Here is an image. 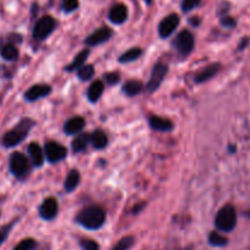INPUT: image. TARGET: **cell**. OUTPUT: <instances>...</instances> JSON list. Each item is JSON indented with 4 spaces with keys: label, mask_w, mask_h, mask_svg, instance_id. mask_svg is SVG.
<instances>
[{
    "label": "cell",
    "mask_w": 250,
    "mask_h": 250,
    "mask_svg": "<svg viewBox=\"0 0 250 250\" xmlns=\"http://www.w3.org/2000/svg\"><path fill=\"white\" fill-rule=\"evenodd\" d=\"M33 126L34 122L31 119L21 120L14 128L7 131L2 136L1 146L4 148H14V146H19L21 142H23L27 138L29 131H31Z\"/></svg>",
    "instance_id": "cell-1"
},
{
    "label": "cell",
    "mask_w": 250,
    "mask_h": 250,
    "mask_svg": "<svg viewBox=\"0 0 250 250\" xmlns=\"http://www.w3.org/2000/svg\"><path fill=\"white\" fill-rule=\"evenodd\" d=\"M106 214L100 207H89L83 209L76 217V221L87 229H98L105 224Z\"/></svg>",
    "instance_id": "cell-2"
},
{
    "label": "cell",
    "mask_w": 250,
    "mask_h": 250,
    "mask_svg": "<svg viewBox=\"0 0 250 250\" xmlns=\"http://www.w3.org/2000/svg\"><path fill=\"white\" fill-rule=\"evenodd\" d=\"M215 225L222 232L233 231L237 225V212L232 205H226L222 208L216 215Z\"/></svg>",
    "instance_id": "cell-3"
},
{
    "label": "cell",
    "mask_w": 250,
    "mask_h": 250,
    "mask_svg": "<svg viewBox=\"0 0 250 250\" xmlns=\"http://www.w3.org/2000/svg\"><path fill=\"white\" fill-rule=\"evenodd\" d=\"M9 166L12 175L16 178H19V180H23L29 172L28 159H27L24 154L20 153V151H14L10 155Z\"/></svg>",
    "instance_id": "cell-4"
},
{
    "label": "cell",
    "mask_w": 250,
    "mask_h": 250,
    "mask_svg": "<svg viewBox=\"0 0 250 250\" xmlns=\"http://www.w3.org/2000/svg\"><path fill=\"white\" fill-rule=\"evenodd\" d=\"M55 20L51 16H44L36 23L33 28V37L37 41H44L51 34L55 28Z\"/></svg>",
    "instance_id": "cell-5"
},
{
    "label": "cell",
    "mask_w": 250,
    "mask_h": 250,
    "mask_svg": "<svg viewBox=\"0 0 250 250\" xmlns=\"http://www.w3.org/2000/svg\"><path fill=\"white\" fill-rule=\"evenodd\" d=\"M173 45L182 56H187L194 48V37L189 31H182L176 37Z\"/></svg>",
    "instance_id": "cell-6"
},
{
    "label": "cell",
    "mask_w": 250,
    "mask_h": 250,
    "mask_svg": "<svg viewBox=\"0 0 250 250\" xmlns=\"http://www.w3.org/2000/svg\"><path fill=\"white\" fill-rule=\"evenodd\" d=\"M167 71H168V67H167V65H165V63L159 62L154 66L153 71H151L150 80H149L148 85H146V89H148V92L153 93V92H155L159 87H160L161 82H163L164 78H165Z\"/></svg>",
    "instance_id": "cell-7"
},
{
    "label": "cell",
    "mask_w": 250,
    "mask_h": 250,
    "mask_svg": "<svg viewBox=\"0 0 250 250\" xmlns=\"http://www.w3.org/2000/svg\"><path fill=\"white\" fill-rule=\"evenodd\" d=\"M67 155V150L65 146L61 144L56 143V142H48L45 146V156L48 161L50 163H59V161L63 160Z\"/></svg>",
    "instance_id": "cell-8"
},
{
    "label": "cell",
    "mask_w": 250,
    "mask_h": 250,
    "mask_svg": "<svg viewBox=\"0 0 250 250\" xmlns=\"http://www.w3.org/2000/svg\"><path fill=\"white\" fill-rule=\"evenodd\" d=\"M178 24H180V17H178V15L171 14L167 17H165L160 22V24H159V34H160L161 38H167V37H170L176 31Z\"/></svg>",
    "instance_id": "cell-9"
},
{
    "label": "cell",
    "mask_w": 250,
    "mask_h": 250,
    "mask_svg": "<svg viewBox=\"0 0 250 250\" xmlns=\"http://www.w3.org/2000/svg\"><path fill=\"white\" fill-rule=\"evenodd\" d=\"M58 202L54 198H48V199L42 203L41 208H39V215L43 220L49 221V220H53L58 215Z\"/></svg>",
    "instance_id": "cell-10"
},
{
    "label": "cell",
    "mask_w": 250,
    "mask_h": 250,
    "mask_svg": "<svg viewBox=\"0 0 250 250\" xmlns=\"http://www.w3.org/2000/svg\"><path fill=\"white\" fill-rule=\"evenodd\" d=\"M51 88L48 84H34L29 88L28 90H26L24 93V99L27 102H36V100L42 99V98L46 97V95L50 94Z\"/></svg>",
    "instance_id": "cell-11"
},
{
    "label": "cell",
    "mask_w": 250,
    "mask_h": 250,
    "mask_svg": "<svg viewBox=\"0 0 250 250\" xmlns=\"http://www.w3.org/2000/svg\"><path fill=\"white\" fill-rule=\"evenodd\" d=\"M112 36V31L107 27H102L100 29L95 31L94 33L90 34L87 39H85V44L88 46H95L99 45V44L105 43L106 41H109Z\"/></svg>",
    "instance_id": "cell-12"
},
{
    "label": "cell",
    "mask_w": 250,
    "mask_h": 250,
    "mask_svg": "<svg viewBox=\"0 0 250 250\" xmlns=\"http://www.w3.org/2000/svg\"><path fill=\"white\" fill-rule=\"evenodd\" d=\"M128 16V10L124 4H116L111 7L109 12L110 21L114 22L115 24L124 23Z\"/></svg>",
    "instance_id": "cell-13"
},
{
    "label": "cell",
    "mask_w": 250,
    "mask_h": 250,
    "mask_svg": "<svg viewBox=\"0 0 250 250\" xmlns=\"http://www.w3.org/2000/svg\"><path fill=\"white\" fill-rule=\"evenodd\" d=\"M28 154L29 158H31L32 164H33L36 167H41L44 163V153L42 150V148L39 146L38 143L36 142H32L28 146Z\"/></svg>",
    "instance_id": "cell-14"
},
{
    "label": "cell",
    "mask_w": 250,
    "mask_h": 250,
    "mask_svg": "<svg viewBox=\"0 0 250 250\" xmlns=\"http://www.w3.org/2000/svg\"><path fill=\"white\" fill-rule=\"evenodd\" d=\"M149 124H150L151 128L160 132H168L173 128V124L170 121V120L164 119V117L155 116V115L149 119Z\"/></svg>",
    "instance_id": "cell-15"
},
{
    "label": "cell",
    "mask_w": 250,
    "mask_h": 250,
    "mask_svg": "<svg viewBox=\"0 0 250 250\" xmlns=\"http://www.w3.org/2000/svg\"><path fill=\"white\" fill-rule=\"evenodd\" d=\"M85 121L83 117L76 116L72 117V119L68 120L65 124V132L67 134H77L84 128Z\"/></svg>",
    "instance_id": "cell-16"
},
{
    "label": "cell",
    "mask_w": 250,
    "mask_h": 250,
    "mask_svg": "<svg viewBox=\"0 0 250 250\" xmlns=\"http://www.w3.org/2000/svg\"><path fill=\"white\" fill-rule=\"evenodd\" d=\"M0 56L6 61H14L19 58V49L14 43H5L0 45Z\"/></svg>",
    "instance_id": "cell-17"
},
{
    "label": "cell",
    "mask_w": 250,
    "mask_h": 250,
    "mask_svg": "<svg viewBox=\"0 0 250 250\" xmlns=\"http://www.w3.org/2000/svg\"><path fill=\"white\" fill-rule=\"evenodd\" d=\"M220 71V65L219 63H215V65H210L208 66L205 70H203L199 75L195 77V82L197 83H203V82H207V81L211 80L212 77L217 75V72Z\"/></svg>",
    "instance_id": "cell-18"
},
{
    "label": "cell",
    "mask_w": 250,
    "mask_h": 250,
    "mask_svg": "<svg viewBox=\"0 0 250 250\" xmlns=\"http://www.w3.org/2000/svg\"><path fill=\"white\" fill-rule=\"evenodd\" d=\"M103 90H104V84H103L102 81H95L90 84V87L88 88V99L92 103L98 102L100 99L103 94Z\"/></svg>",
    "instance_id": "cell-19"
},
{
    "label": "cell",
    "mask_w": 250,
    "mask_h": 250,
    "mask_svg": "<svg viewBox=\"0 0 250 250\" xmlns=\"http://www.w3.org/2000/svg\"><path fill=\"white\" fill-rule=\"evenodd\" d=\"M80 180H81V176L77 170L70 171V173H68L67 177H66L65 180V189L67 190L68 193L73 192V190L77 188L78 183H80Z\"/></svg>",
    "instance_id": "cell-20"
},
{
    "label": "cell",
    "mask_w": 250,
    "mask_h": 250,
    "mask_svg": "<svg viewBox=\"0 0 250 250\" xmlns=\"http://www.w3.org/2000/svg\"><path fill=\"white\" fill-rule=\"evenodd\" d=\"M90 142V136H88L87 133H82L80 136L76 137L72 142V150L75 153H81V151L84 150L87 148L88 143Z\"/></svg>",
    "instance_id": "cell-21"
},
{
    "label": "cell",
    "mask_w": 250,
    "mask_h": 250,
    "mask_svg": "<svg viewBox=\"0 0 250 250\" xmlns=\"http://www.w3.org/2000/svg\"><path fill=\"white\" fill-rule=\"evenodd\" d=\"M90 142L95 149H104L107 146V137L103 131H95L90 136Z\"/></svg>",
    "instance_id": "cell-22"
},
{
    "label": "cell",
    "mask_w": 250,
    "mask_h": 250,
    "mask_svg": "<svg viewBox=\"0 0 250 250\" xmlns=\"http://www.w3.org/2000/svg\"><path fill=\"white\" fill-rule=\"evenodd\" d=\"M88 55H89V50H88V49H84V50H82L81 53H78L77 55H76L75 60H73L72 62L67 66V67H66V70L75 71V70H77V68H80L81 66L84 65V61L87 60Z\"/></svg>",
    "instance_id": "cell-23"
},
{
    "label": "cell",
    "mask_w": 250,
    "mask_h": 250,
    "mask_svg": "<svg viewBox=\"0 0 250 250\" xmlns=\"http://www.w3.org/2000/svg\"><path fill=\"white\" fill-rule=\"evenodd\" d=\"M142 88H143V84H142L139 81L131 80L128 81V82L125 83L124 92L126 93L127 95H129V97H133V95L139 94V93L142 92Z\"/></svg>",
    "instance_id": "cell-24"
},
{
    "label": "cell",
    "mask_w": 250,
    "mask_h": 250,
    "mask_svg": "<svg viewBox=\"0 0 250 250\" xmlns=\"http://www.w3.org/2000/svg\"><path fill=\"white\" fill-rule=\"evenodd\" d=\"M142 53H143V51H142V49L132 48L120 56V61H121V62H131V61H134V60H137V59L141 58Z\"/></svg>",
    "instance_id": "cell-25"
},
{
    "label": "cell",
    "mask_w": 250,
    "mask_h": 250,
    "mask_svg": "<svg viewBox=\"0 0 250 250\" xmlns=\"http://www.w3.org/2000/svg\"><path fill=\"white\" fill-rule=\"evenodd\" d=\"M94 75V67L92 65H83L78 68V78L82 81H88Z\"/></svg>",
    "instance_id": "cell-26"
},
{
    "label": "cell",
    "mask_w": 250,
    "mask_h": 250,
    "mask_svg": "<svg viewBox=\"0 0 250 250\" xmlns=\"http://www.w3.org/2000/svg\"><path fill=\"white\" fill-rule=\"evenodd\" d=\"M227 238L226 237L221 236L217 232H211L209 236V243L214 247H225L227 244Z\"/></svg>",
    "instance_id": "cell-27"
},
{
    "label": "cell",
    "mask_w": 250,
    "mask_h": 250,
    "mask_svg": "<svg viewBox=\"0 0 250 250\" xmlns=\"http://www.w3.org/2000/svg\"><path fill=\"white\" fill-rule=\"evenodd\" d=\"M134 244V238L132 236L124 237L121 241H119V243L112 248V250H128L131 249V247Z\"/></svg>",
    "instance_id": "cell-28"
},
{
    "label": "cell",
    "mask_w": 250,
    "mask_h": 250,
    "mask_svg": "<svg viewBox=\"0 0 250 250\" xmlns=\"http://www.w3.org/2000/svg\"><path fill=\"white\" fill-rule=\"evenodd\" d=\"M37 247V242L33 238L22 239L19 244H16L14 250H33Z\"/></svg>",
    "instance_id": "cell-29"
},
{
    "label": "cell",
    "mask_w": 250,
    "mask_h": 250,
    "mask_svg": "<svg viewBox=\"0 0 250 250\" xmlns=\"http://www.w3.org/2000/svg\"><path fill=\"white\" fill-rule=\"evenodd\" d=\"M14 225H15V222H10L9 225H5L4 227H1V229H0V247H1V244L4 243V242L6 241L7 237H9V234H10V232H11Z\"/></svg>",
    "instance_id": "cell-30"
},
{
    "label": "cell",
    "mask_w": 250,
    "mask_h": 250,
    "mask_svg": "<svg viewBox=\"0 0 250 250\" xmlns=\"http://www.w3.org/2000/svg\"><path fill=\"white\" fill-rule=\"evenodd\" d=\"M80 244L83 250H99V244L92 239H82Z\"/></svg>",
    "instance_id": "cell-31"
},
{
    "label": "cell",
    "mask_w": 250,
    "mask_h": 250,
    "mask_svg": "<svg viewBox=\"0 0 250 250\" xmlns=\"http://www.w3.org/2000/svg\"><path fill=\"white\" fill-rule=\"evenodd\" d=\"M78 7V0H62V9L66 12L75 11Z\"/></svg>",
    "instance_id": "cell-32"
},
{
    "label": "cell",
    "mask_w": 250,
    "mask_h": 250,
    "mask_svg": "<svg viewBox=\"0 0 250 250\" xmlns=\"http://www.w3.org/2000/svg\"><path fill=\"white\" fill-rule=\"evenodd\" d=\"M200 4V0H183L182 2V10L185 12L190 11L194 7H197Z\"/></svg>",
    "instance_id": "cell-33"
},
{
    "label": "cell",
    "mask_w": 250,
    "mask_h": 250,
    "mask_svg": "<svg viewBox=\"0 0 250 250\" xmlns=\"http://www.w3.org/2000/svg\"><path fill=\"white\" fill-rule=\"evenodd\" d=\"M104 78H105V81H106L107 84H116V83L120 81V75L117 72L105 73Z\"/></svg>",
    "instance_id": "cell-34"
},
{
    "label": "cell",
    "mask_w": 250,
    "mask_h": 250,
    "mask_svg": "<svg viewBox=\"0 0 250 250\" xmlns=\"http://www.w3.org/2000/svg\"><path fill=\"white\" fill-rule=\"evenodd\" d=\"M221 24L225 27H229V28H232V27L236 26V20L232 19V17H224V19L221 20Z\"/></svg>",
    "instance_id": "cell-35"
},
{
    "label": "cell",
    "mask_w": 250,
    "mask_h": 250,
    "mask_svg": "<svg viewBox=\"0 0 250 250\" xmlns=\"http://www.w3.org/2000/svg\"><path fill=\"white\" fill-rule=\"evenodd\" d=\"M144 1H146V2H148V4H150V2H151V0H144Z\"/></svg>",
    "instance_id": "cell-36"
},
{
    "label": "cell",
    "mask_w": 250,
    "mask_h": 250,
    "mask_svg": "<svg viewBox=\"0 0 250 250\" xmlns=\"http://www.w3.org/2000/svg\"><path fill=\"white\" fill-rule=\"evenodd\" d=\"M247 215H248V216L250 217V210H249V211H248V212H247Z\"/></svg>",
    "instance_id": "cell-37"
}]
</instances>
